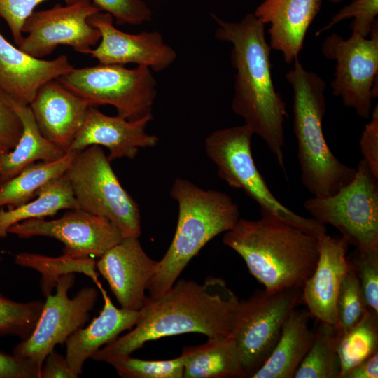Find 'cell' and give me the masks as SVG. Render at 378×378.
Instances as JSON below:
<instances>
[{
  "mask_svg": "<svg viewBox=\"0 0 378 378\" xmlns=\"http://www.w3.org/2000/svg\"><path fill=\"white\" fill-rule=\"evenodd\" d=\"M239 300L220 278L203 284L180 279L164 294L148 296L133 330L99 349L91 359L107 362L130 356L145 343L164 337L197 332L208 339L231 335Z\"/></svg>",
  "mask_w": 378,
  "mask_h": 378,
  "instance_id": "cell-1",
  "label": "cell"
},
{
  "mask_svg": "<svg viewBox=\"0 0 378 378\" xmlns=\"http://www.w3.org/2000/svg\"><path fill=\"white\" fill-rule=\"evenodd\" d=\"M211 15L218 24L216 38L232 46L230 59L236 70L232 110L265 141L285 171L284 122L288 115L273 83L265 24L253 13L237 22Z\"/></svg>",
  "mask_w": 378,
  "mask_h": 378,
  "instance_id": "cell-2",
  "label": "cell"
},
{
  "mask_svg": "<svg viewBox=\"0 0 378 378\" xmlns=\"http://www.w3.org/2000/svg\"><path fill=\"white\" fill-rule=\"evenodd\" d=\"M224 245L237 252L265 290L302 289L319 256L318 239L272 215L239 218L225 232Z\"/></svg>",
  "mask_w": 378,
  "mask_h": 378,
  "instance_id": "cell-3",
  "label": "cell"
},
{
  "mask_svg": "<svg viewBox=\"0 0 378 378\" xmlns=\"http://www.w3.org/2000/svg\"><path fill=\"white\" fill-rule=\"evenodd\" d=\"M170 196L178 206L172 241L158 261L147 290L158 297L169 290L190 261L211 239L232 229L239 220L237 204L226 193L204 190L186 178H177Z\"/></svg>",
  "mask_w": 378,
  "mask_h": 378,
  "instance_id": "cell-4",
  "label": "cell"
},
{
  "mask_svg": "<svg viewBox=\"0 0 378 378\" xmlns=\"http://www.w3.org/2000/svg\"><path fill=\"white\" fill-rule=\"evenodd\" d=\"M286 78L293 91V129L302 183L313 197L333 195L354 179L356 169L340 161L326 143L322 126L325 82L307 71L298 58Z\"/></svg>",
  "mask_w": 378,
  "mask_h": 378,
  "instance_id": "cell-5",
  "label": "cell"
},
{
  "mask_svg": "<svg viewBox=\"0 0 378 378\" xmlns=\"http://www.w3.org/2000/svg\"><path fill=\"white\" fill-rule=\"evenodd\" d=\"M253 134L244 124L216 130L206 137L205 151L216 164L218 176L230 187L244 190L259 205L260 214L272 215L318 239L327 234L325 225L295 213L271 192L254 162Z\"/></svg>",
  "mask_w": 378,
  "mask_h": 378,
  "instance_id": "cell-6",
  "label": "cell"
},
{
  "mask_svg": "<svg viewBox=\"0 0 378 378\" xmlns=\"http://www.w3.org/2000/svg\"><path fill=\"white\" fill-rule=\"evenodd\" d=\"M65 174L79 209L107 218L124 237L140 236L139 204L122 186L101 146L79 152Z\"/></svg>",
  "mask_w": 378,
  "mask_h": 378,
  "instance_id": "cell-7",
  "label": "cell"
},
{
  "mask_svg": "<svg viewBox=\"0 0 378 378\" xmlns=\"http://www.w3.org/2000/svg\"><path fill=\"white\" fill-rule=\"evenodd\" d=\"M354 179L333 195L304 202L313 218L335 227L349 245L364 253L378 251V178L362 159Z\"/></svg>",
  "mask_w": 378,
  "mask_h": 378,
  "instance_id": "cell-8",
  "label": "cell"
},
{
  "mask_svg": "<svg viewBox=\"0 0 378 378\" xmlns=\"http://www.w3.org/2000/svg\"><path fill=\"white\" fill-rule=\"evenodd\" d=\"M57 80L92 106L111 105L118 115L135 120L152 114L157 83L150 69L102 64L73 69Z\"/></svg>",
  "mask_w": 378,
  "mask_h": 378,
  "instance_id": "cell-9",
  "label": "cell"
},
{
  "mask_svg": "<svg viewBox=\"0 0 378 378\" xmlns=\"http://www.w3.org/2000/svg\"><path fill=\"white\" fill-rule=\"evenodd\" d=\"M302 301V289L258 290L239 300L231 332L239 351L245 377L267 360L288 316Z\"/></svg>",
  "mask_w": 378,
  "mask_h": 378,
  "instance_id": "cell-10",
  "label": "cell"
},
{
  "mask_svg": "<svg viewBox=\"0 0 378 378\" xmlns=\"http://www.w3.org/2000/svg\"><path fill=\"white\" fill-rule=\"evenodd\" d=\"M321 50L335 62L332 94L363 118L372 113V88L378 78V22L367 38L351 33L348 39L333 33L323 41Z\"/></svg>",
  "mask_w": 378,
  "mask_h": 378,
  "instance_id": "cell-11",
  "label": "cell"
},
{
  "mask_svg": "<svg viewBox=\"0 0 378 378\" xmlns=\"http://www.w3.org/2000/svg\"><path fill=\"white\" fill-rule=\"evenodd\" d=\"M74 281L72 272L57 277L55 293L47 295L32 333L13 347V355L32 360L41 369L45 358L55 346L64 343L88 321L97 302V290L85 286L69 298L68 292Z\"/></svg>",
  "mask_w": 378,
  "mask_h": 378,
  "instance_id": "cell-12",
  "label": "cell"
},
{
  "mask_svg": "<svg viewBox=\"0 0 378 378\" xmlns=\"http://www.w3.org/2000/svg\"><path fill=\"white\" fill-rule=\"evenodd\" d=\"M101 10L90 0H76L50 9L34 11L22 26L23 37L18 46L38 59L50 55L58 46L66 45L82 54H89L99 43L101 34L88 19Z\"/></svg>",
  "mask_w": 378,
  "mask_h": 378,
  "instance_id": "cell-13",
  "label": "cell"
},
{
  "mask_svg": "<svg viewBox=\"0 0 378 378\" xmlns=\"http://www.w3.org/2000/svg\"><path fill=\"white\" fill-rule=\"evenodd\" d=\"M20 238L42 236L64 244V255L74 259L99 258L124 237L107 218L80 209H69L53 220L31 218L8 230Z\"/></svg>",
  "mask_w": 378,
  "mask_h": 378,
  "instance_id": "cell-14",
  "label": "cell"
},
{
  "mask_svg": "<svg viewBox=\"0 0 378 378\" xmlns=\"http://www.w3.org/2000/svg\"><path fill=\"white\" fill-rule=\"evenodd\" d=\"M111 14L102 11L88 19L101 34L98 46L89 52L99 64L125 66L133 63L158 72L175 61L176 51L164 43L160 33L155 31L127 34L117 29Z\"/></svg>",
  "mask_w": 378,
  "mask_h": 378,
  "instance_id": "cell-15",
  "label": "cell"
},
{
  "mask_svg": "<svg viewBox=\"0 0 378 378\" xmlns=\"http://www.w3.org/2000/svg\"><path fill=\"white\" fill-rule=\"evenodd\" d=\"M95 266L122 308L134 311L142 309L158 261L146 254L139 237H123L99 258Z\"/></svg>",
  "mask_w": 378,
  "mask_h": 378,
  "instance_id": "cell-16",
  "label": "cell"
},
{
  "mask_svg": "<svg viewBox=\"0 0 378 378\" xmlns=\"http://www.w3.org/2000/svg\"><path fill=\"white\" fill-rule=\"evenodd\" d=\"M152 120L153 115L149 114L130 120L120 115H106L91 106L68 151L79 153L97 145L108 148L107 157L111 162L123 158L134 159L140 148L155 147L159 142L158 136L146 130Z\"/></svg>",
  "mask_w": 378,
  "mask_h": 378,
  "instance_id": "cell-17",
  "label": "cell"
},
{
  "mask_svg": "<svg viewBox=\"0 0 378 378\" xmlns=\"http://www.w3.org/2000/svg\"><path fill=\"white\" fill-rule=\"evenodd\" d=\"M316 268L302 288V300L318 321L337 326V300L342 281L350 268L349 244L343 237L326 234L318 239Z\"/></svg>",
  "mask_w": 378,
  "mask_h": 378,
  "instance_id": "cell-18",
  "label": "cell"
},
{
  "mask_svg": "<svg viewBox=\"0 0 378 378\" xmlns=\"http://www.w3.org/2000/svg\"><path fill=\"white\" fill-rule=\"evenodd\" d=\"M29 106L41 134L67 152L91 105L54 79L38 89Z\"/></svg>",
  "mask_w": 378,
  "mask_h": 378,
  "instance_id": "cell-19",
  "label": "cell"
},
{
  "mask_svg": "<svg viewBox=\"0 0 378 378\" xmlns=\"http://www.w3.org/2000/svg\"><path fill=\"white\" fill-rule=\"evenodd\" d=\"M74 69L62 55L52 60L35 58L13 46L0 33V90L29 105L38 89Z\"/></svg>",
  "mask_w": 378,
  "mask_h": 378,
  "instance_id": "cell-20",
  "label": "cell"
},
{
  "mask_svg": "<svg viewBox=\"0 0 378 378\" xmlns=\"http://www.w3.org/2000/svg\"><path fill=\"white\" fill-rule=\"evenodd\" d=\"M322 0H265L254 15L263 24H270L269 45L281 52L290 64L303 48L308 29L321 9Z\"/></svg>",
  "mask_w": 378,
  "mask_h": 378,
  "instance_id": "cell-21",
  "label": "cell"
},
{
  "mask_svg": "<svg viewBox=\"0 0 378 378\" xmlns=\"http://www.w3.org/2000/svg\"><path fill=\"white\" fill-rule=\"evenodd\" d=\"M104 304L99 315L86 327L71 334L65 341L66 358L74 372L82 374L85 362L101 348L136 324L141 311L117 308L102 289Z\"/></svg>",
  "mask_w": 378,
  "mask_h": 378,
  "instance_id": "cell-22",
  "label": "cell"
},
{
  "mask_svg": "<svg viewBox=\"0 0 378 378\" xmlns=\"http://www.w3.org/2000/svg\"><path fill=\"white\" fill-rule=\"evenodd\" d=\"M5 97L20 118L22 130L15 147L0 155V187L36 161H56L66 153L41 134L29 105L6 94Z\"/></svg>",
  "mask_w": 378,
  "mask_h": 378,
  "instance_id": "cell-23",
  "label": "cell"
},
{
  "mask_svg": "<svg viewBox=\"0 0 378 378\" xmlns=\"http://www.w3.org/2000/svg\"><path fill=\"white\" fill-rule=\"evenodd\" d=\"M307 310L292 311L286 320L280 337L264 364L251 378H293L309 351L314 337Z\"/></svg>",
  "mask_w": 378,
  "mask_h": 378,
  "instance_id": "cell-24",
  "label": "cell"
},
{
  "mask_svg": "<svg viewBox=\"0 0 378 378\" xmlns=\"http://www.w3.org/2000/svg\"><path fill=\"white\" fill-rule=\"evenodd\" d=\"M181 355L184 378L245 377L237 344L231 335L186 346Z\"/></svg>",
  "mask_w": 378,
  "mask_h": 378,
  "instance_id": "cell-25",
  "label": "cell"
},
{
  "mask_svg": "<svg viewBox=\"0 0 378 378\" xmlns=\"http://www.w3.org/2000/svg\"><path fill=\"white\" fill-rule=\"evenodd\" d=\"M79 209L66 175H62L46 183L34 200L20 206L0 209V239L8 235L14 225L31 218H43L64 209Z\"/></svg>",
  "mask_w": 378,
  "mask_h": 378,
  "instance_id": "cell-26",
  "label": "cell"
},
{
  "mask_svg": "<svg viewBox=\"0 0 378 378\" xmlns=\"http://www.w3.org/2000/svg\"><path fill=\"white\" fill-rule=\"evenodd\" d=\"M78 153L67 151L53 162H35L0 187V209L15 207L37 196L39 190L50 181L66 172Z\"/></svg>",
  "mask_w": 378,
  "mask_h": 378,
  "instance_id": "cell-27",
  "label": "cell"
},
{
  "mask_svg": "<svg viewBox=\"0 0 378 378\" xmlns=\"http://www.w3.org/2000/svg\"><path fill=\"white\" fill-rule=\"evenodd\" d=\"M313 343L293 378H339L338 327L318 321Z\"/></svg>",
  "mask_w": 378,
  "mask_h": 378,
  "instance_id": "cell-28",
  "label": "cell"
},
{
  "mask_svg": "<svg viewBox=\"0 0 378 378\" xmlns=\"http://www.w3.org/2000/svg\"><path fill=\"white\" fill-rule=\"evenodd\" d=\"M339 378L378 351V314L369 310L361 320L344 334L338 344Z\"/></svg>",
  "mask_w": 378,
  "mask_h": 378,
  "instance_id": "cell-29",
  "label": "cell"
},
{
  "mask_svg": "<svg viewBox=\"0 0 378 378\" xmlns=\"http://www.w3.org/2000/svg\"><path fill=\"white\" fill-rule=\"evenodd\" d=\"M44 302H22L0 293V336H15L23 340L33 332L41 314Z\"/></svg>",
  "mask_w": 378,
  "mask_h": 378,
  "instance_id": "cell-30",
  "label": "cell"
},
{
  "mask_svg": "<svg viewBox=\"0 0 378 378\" xmlns=\"http://www.w3.org/2000/svg\"><path fill=\"white\" fill-rule=\"evenodd\" d=\"M368 310L358 278L350 265L337 300V327L341 337L357 324Z\"/></svg>",
  "mask_w": 378,
  "mask_h": 378,
  "instance_id": "cell-31",
  "label": "cell"
},
{
  "mask_svg": "<svg viewBox=\"0 0 378 378\" xmlns=\"http://www.w3.org/2000/svg\"><path fill=\"white\" fill-rule=\"evenodd\" d=\"M117 373L124 378H183L182 356L166 360H145L130 356L108 360Z\"/></svg>",
  "mask_w": 378,
  "mask_h": 378,
  "instance_id": "cell-32",
  "label": "cell"
},
{
  "mask_svg": "<svg viewBox=\"0 0 378 378\" xmlns=\"http://www.w3.org/2000/svg\"><path fill=\"white\" fill-rule=\"evenodd\" d=\"M378 0H353L350 4L340 9L316 36L328 31L340 22L354 18L350 28L353 33L362 37L370 36L374 24L378 22Z\"/></svg>",
  "mask_w": 378,
  "mask_h": 378,
  "instance_id": "cell-33",
  "label": "cell"
},
{
  "mask_svg": "<svg viewBox=\"0 0 378 378\" xmlns=\"http://www.w3.org/2000/svg\"><path fill=\"white\" fill-rule=\"evenodd\" d=\"M349 262L358 278L368 309L378 314V251H355Z\"/></svg>",
  "mask_w": 378,
  "mask_h": 378,
  "instance_id": "cell-34",
  "label": "cell"
},
{
  "mask_svg": "<svg viewBox=\"0 0 378 378\" xmlns=\"http://www.w3.org/2000/svg\"><path fill=\"white\" fill-rule=\"evenodd\" d=\"M90 1L101 11L111 14L118 24L139 25L152 18V12L143 0Z\"/></svg>",
  "mask_w": 378,
  "mask_h": 378,
  "instance_id": "cell-35",
  "label": "cell"
},
{
  "mask_svg": "<svg viewBox=\"0 0 378 378\" xmlns=\"http://www.w3.org/2000/svg\"><path fill=\"white\" fill-rule=\"evenodd\" d=\"M46 0H0V18L10 29L15 43L18 46L23 39L22 26L38 5ZM66 4L76 0H64Z\"/></svg>",
  "mask_w": 378,
  "mask_h": 378,
  "instance_id": "cell-36",
  "label": "cell"
},
{
  "mask_svg": "<svg viewBox=\"0 0 378 378\" xmlns=\"http://www.w3.org/2000/svg\"><path fill=\"white\" fill-rule=\"evenodd\" d=\"M369 122L362 132L359 146L363 159L372 174L378 178V106L376 104Z\"/></svg>",
  "mask_w": 378,
  "mask_h": 378,
  "instance_id": "cell-37",
  "label": "cell"
},
{
  "mask_svg": "<svg viewBox=\"0 0 378 378\" xmlns=\"http://www.w3.org/2000/svg\"><path fill=\"white\" fill-rule=\"evenodd\" d=\"M22 123L0 90V144L10 150L18 143L22 134Z\"/></svg>",
  "mask_w": 378,
  "mask_h": 378,
  "instance_id": "cell-38",
  "label": "cell"
},
{
  "mask_svg": "<svg viewBox=\"0 0 378 378\" xmlns=\"http://www.w3.org/2000/svg\"><path fill=\"white\" fill-rule=\"evenodd\" d=\"M40 372L34 360L0 351V378H40Z\"/></svg>",
  "mask_w": 378,
  "mask_h": 378,
  "instance_id": "cell-39",
  "label": "cell"
},
{
  "mask_svg": "<svg viewBox=\"0 0 378 378\" xmlns=\"http://www.w3.org/2000/svg\"><path fill=\"white\" fill-rule=\"evenodd\" d=\"M69 367L65 356L54 349L45 358L43 363L40 378H77Z\"/></svg>",
  "mask_w": 378,
  "mask_h": 378,
  "instance_id": "cell-40",
  "label": "cell"
},
{
  "mask_svg": "<svg viewBox=\"0 0 378 378\" xmlns=\"http://www.w3.org/2000/svg\"><path fill=\"white\" fill-rule=\"evenodd\" d=\"M378 351L347 372L343 378H377Z\"/></svg>",
  "mask_w": 378,
  "mask_h": 378,
  "instance_id": "cell-41",
  "label": "cell"
},
{
  "mask_svg": "<svg viewBox=\"0 0 378 378\" xmlns=\"http://www.w3.org/2000/svg\"><path fill=\"white\" fill-rule=\"evenodd\" d=\"M9 150L10 149L8 147H6V146H4V145L0 144V155L1 153H4Z\"/></svg>",
  "mask_w": 378,
  "mask_h": 378,
  "instance_id": "cell-42",
  "label": "cell"
},
{
  "mask_svg": "<svg viewBox=\"0 0 378 378\" xmlns=\"http://www.w3.org/2000/svg\"><path fill=\"white\" fill-rule=\"evenodd\" d=\"M329 1H332L333 3H335V4H338V3L341 2L343 0H329Z\"/></svg>",
  "mask_w": 378,
  "mask_h": 378,
  "instance_id": "cell-43",
  "label": "cell"
},
{
  "mask_svg": "<svg viewBox=\"0 0 378 378\" xmlns=\"http://www.w3.org/2000/svg\"><path fill=\"white\" fill-rule=\"evenodd\" d=\"M0 253H1V251H0Z\"/></svg>",
  "mask_w": 378,
  "mask_h": 378,
  "instance_id": "cell-44",
  "label": "cell"
}]
</instances>
